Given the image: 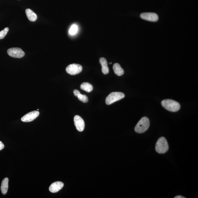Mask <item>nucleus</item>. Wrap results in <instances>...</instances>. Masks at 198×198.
Masks as SVG:
<instances>
[{"mask_svg":"<svg viewBox=\"0 0 198 198\" xmlns=\"http://www.w3.org/2000/svg\"><path fill=\"white\" fill-rule=\"evenodd\" d=\"M185 197L182 196H176L175 197H174V198H185Z\"/></svg>","mask_w":198,"mask_h":198,"instance_id":"obj_21","label":"nucleus"},{"mask_svg":"<svg viewBox=\"0 0 198 198\" xmlns=\"http://www.w3.org/2000/svg\"><path fill=\"white\" fill-rule=\"evenodd\" d=\"M78 30V27L77 25L74 24L71 26L70 29L69 30V34L71 35H74L77 33Z\"/></svg>","mask_w":198,"mask_h":198,"instance_id":"obj_16","label":"nucleus"},{"mask_svg":"<svg viewBox=\"0 0 198 198\" xmlns=\"http://www.w3.org/2000/svg\"><path fill=\"white\" fill-rule=\"evenodd\" d=\"M100 62L102 66V71L104 74L106 75L108 74L109 69L108 67V62L106 59L102 57L100 59Z\"/></svg>","mask_w":198,"mask_h":198,"instance_id":"obj_11","label":"nucleus"},{"mask_svg":"<svg viewBox=\"0 0 198 198\" xmlns=\"http://www.w3.org/2000/svg\"><path fill=\"white\" fill-rule=\"evenodd\" d=\"M150 122L149 119L147 117L142 118L135 128V131L138 133H142L147 131L149 127Z\"/></svg>","mask_w":198,"mask_h":198,"instance_id":"obj_2","label":"nucleus"},{"mask_svg":"<svg viewBox=\"0 0 198 198\" xmlns=\"http://www.w3.org/2000/svg\"><path fill=\"white\" fill-rule=\"evenodd\" d=\"M7 54L9 56L15 58H21L25 55V53L21 48H11L7 51Z\"/></svg>","mask_w":198,"mask_h":198,"instance_id":"obj_6","label":"nucleus"},{"mask_svg":"<svg viewBox=\"0 0 198 198\" xmlns=\"http://www.w3.org/2000/svg\"><path fill=\"white\" fill-rule=\"evenodd\" d=\"M82 71V67L80 65L76 64L69 65L66 68L67 73L72 75L79 74Z\"/></svg>","mask_w":198,"mask_h":198,"instance_id":"obj_5","label":"nucleus"},{"mask_svg":"<svg viewBox=\"0 0 198 198\" xmlns=\"http://www.w3.org/2000/svg\"><path fill=\"white\" fill-rule=\"evenodd\" d=\"M74 122L75 127L78 131L82 132L85 127V123L84 120L80 116L76 115L74 118Z\"/></svg>","mask_w":198,"mask_h":198,"instance_id":"obj_8","label":"nucleus"},{"mask_svg":"<svg viewBox=\"0 0 198 198\" xmlns=\"http://www.w3.org/2000/svg\"><path fill=\"white\" fill-rule=\"evenodd\" d=\"M74 93L75 96L78 97V95L80 94V93L78 90H75L74 91Z\"/></svg>","mask_w":198,"mask_h":198,"instance_id":"obj_19","label":"nucleus"},{"mask_svg":"<svg viewBox=\"0 0 198 198\" xmlns=\"http://www.w3.org/2000/svg\"><path fill=\"white\" fill-rule=\"evenodd\" d=\"M140 17L146 20L156 22L158 21V17L157 14L153 13H144L140 15Z\"/></svg>","mask_w":198,"mask_h":198,"instance_id":"obj_9","label":"nucleus"},{"mask_svg":"<svg viewBox=\"0 0 198 198\" xmlns=\"http://www.w3.org/2000/svg\"><path fill=\"white\" fill-rule=\"evenodd\" d=\"M39 112L37 111H33L23 116L21 118V120L24 122H31L39 116Z\"/></svg>","mask_w":198,"mask_h":198,"instance_id":"obj_7","label":"nucleus"},{"mask_svg":"<svg viewBox=\"0 0 198 198\" xmlns=\"http://www.w3.org/2000/svg\"><path fill=\"white\" fill-rule=\"evenodd\" d=\"M64 185L62 182L57 181L51 184L49 188V191L51 193H55L60 191L64 187Z\"/></svg>","mask_w":198,"mask_h":198,"instance_id":"obj_10","label":"nucleus"},{"mask_svg":"<svg viewBox=\"0 0 198 198\" xmlns=\"http://www.w3.org/2000/svg\"><path fill=\"white\" fill-rule=\"evenodd\" d=\"M169 148L167 140L164 137L158 139L156 144L155 149L158 153H165Z\"/></svg>","mask_w":198,"mask_h":198,"instance_id":"obj_3","label":"nucleus"},{"mask_svg":"<svg viewBox=\"0 0 198 198\" xmlns=\"http://www.w3.org/2000/svg\"><path fill=\"white\" fill-rule=\"evenodd\" d=\"M80 88L82 90L88 93L92 92L93 89L92 85L88 82L83 83L81 85Z\"/></svg>","mask_w":198,"mask_h":198,"instance_id":"obj_15","label":"nucleus"},{"mask_svg":"<svg viewBox=\"0 0 198 198\" xmlns=\"http://www.w3.org/2000/svg\"><path fill=\"white\" fill-rule=\"evenodd\" d=\"M113 70L115 74L118 76H122L124 74V71L123 69L118 63H115L114 64Z\"/></svg>","mask_w":198,"mask_h":198,"instance_id":"obj_14","label":"nucleus"},{"mask_svg":"<svg viewBox=\"0 0 198 198\" xmlns=\"http://www.w3.org/2000/svg\"><path fill=\"white\" fill-rule=\"evenodd\" d=\"M162 106L166 110L173 112L178 111L180 110L181 106L178 102L170 99L162 101Z\"/></svg>","mask_w":198,"mask_h":198,"instance_id":"obj_1","label":"nucleus"},{"mask_svg":"<svg viewBox=\"0 0 198 198\" xmlns=\"http://www.w3.org/2000/svg\"><path fill=\"white\" fill-rule=\"evenodd\" d=\"M8 183L9 179L7 178H4L2 182L1 189L3 195H5L7 193L9 187Z\"/></svg>","mask_w":198,"mask_h":198,"instance_id":"obj_12","label":"nucleus"},{"mask_svg":"<svg viewBox=\"0 0 198 198\" xmlns=\"http://www.w3.org/2000/svg\"><path fill=\"white\" fill-rule=\"evenodd\" d=\"M9 29L8 28H6L0 31V39H3L7 35V33L8 32Z\"/></svg>","mask_w":198,"mask_h":198,"instance_id":"obj_18","label":"nucleus"},{"mask_svg":"<svg viewBox=\"0 0 198 198\" xmlns=\"http://www.w3.org/2000/svg\"><path fill=\"white\" fill-rule=\"evenodd\" d=\"M25 13L29 21L34 22L37 19V15L32 10L29 9H26Z\"/></svg>","mask_w":198,"mask_h":198,"instance_id":"obj_13","label":"nucleus"},{"mask_svg":"<svg viewBox=\"0 0 198 198\" xmlns=\"http://www.w3.org/2000/svg\"><path fill=\"white\" fill-rule=\"evenodd\" d=\"M125 95L121 92H115L111 93L107 97L106 104L108 105L111 104L124 97Z\"/></svg>","mask_w":198,"mask_h":198,"instance_id":"obj_4","label":"nucleus"},{"mask_svg":"<svg viewBox=\"0 0 198 198\" xmlns=\"http://www.w3.org/2000/svg\"><path fill=\"white\" fill-rule=\"evenodd\" d=\"M5 146L3 144L1 141H0V151L2 150L4 148Z\"/></svg>","mask_w":198,"mask_h":198,"instance_id":"obj_20","label":"nucleus"},{"mask_svg":"<svg viewBox=\"0 0 198 198\" xmlns=\"http://www.w3.org/2000/svg\"><path fill=\"white\" fill-rule=\"evenodd\" d=\"M77 97L79 100L83 102L86 103L88 101V98L86 95L80 94Z\"/></svg>","mask_w":198,"mask_h":198,"instance_id":"obj_17","label":"nucleus"}]
</instances>
